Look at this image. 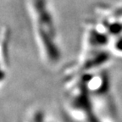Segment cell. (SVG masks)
<instances>
[{"label": "cell", "mask_w": 122, "mask_h": 122, "mask_svg": "<svg viewBox=\"0 0 122 122\" xmlns=\"http://www.w3.org/2000/svg\"><path fill=\"white\" fill-rule=\"evenodd\" d=\"M39 16L37 17L38 24V36L39 40L42 46V52L45 53L46 57L51 63H55L56 60L59 59V50L58 46L56 45L55 38V30L53 28V21L51 20L49 13H46V10L43 6L41 5L39 8Z\"/></svg>", "instance_id": "obj_1"}]
</instances>
